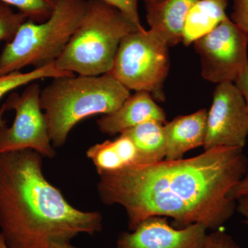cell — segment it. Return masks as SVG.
<instances>
[{
  "mask_svg": "<svg viewBox=\"0 0 248 248\" xmlns=\"http://www.w3.org/2000/svg\"><path fill=\"white\" fill-rule=\"evenodd\" d=\"M149 121L166 124V115L151 93L137 91L130 94L117 110L97 121L101 133L113 136Z\"/></svg>",
  "mask_w": 248,
  "mask_h": 248,
  "instance_id": "obj_11",
  "label": "cell"
},
{
  "mask_svg": "<svg viewBox=\"0 0 248 248\" xmlns=\"http://www.w3.org/2000/svg\"><path fill=\"white\" fill-rule=\"evenodd\" d=\"M169 46L154 31H136L121 41L110 76L129 91L151 93L164 102V84L170 62Z\"/></svg>",
  "mask_w": 248,
  "mask_h": 248,
  "instance_id": "obj_6",
  "label": "cell"
},
{
  "mask_svg": "<svg viewBox=\"0 0 248 248\" xmlns=\"http://www.w3.org/2000/svg\"><path fill=\"white\" fill-rule=\"evenodd\" d=\"M248 136V107L233 82L217 84L208 112L205 151L218 147L243 148Z\"/></svg>",
  "mask_w": 248,
  "mask_h": 248,
  "instance_id": "obj_9",
  "label": "cell"
},
{
  "mask_svg": "<svg viewBox=\"0 0 248 248\" xmlns=\"http://www.w3.org/2000/svg\"><path fill=\"white\" fill-rule=\"evenodd\" d=\"M238 204L236 205V210L244 217V223L248 226V195L240 197L237 200Z\"/></svg>",
  "mask_w": 248,
  "mask_h": 248,
  "instance_id": "obj_25",
  "label": "cell"
},
{
  "mask_svg": "<svg viewBox=\"0 0 248 248\" xmlns=\"http://www.w3.org/2000/svg\"><path fill=\"white\" fill-rule=\"evenodd\" d=\"M114 6L128 18L138 31L144 30L141 25L138 10V0H102Z\"/></svg>",
  "mask_w": 248,
  "mask_h": 248,
  "instance_id": "obj_20",
  "label": "cell"
},
{
  "mask_svg": "<svg viewBox=\"0 0 248 248\" xmlns=\"http://www.w3.org/2000/svg\"><path fill=\"white\" fill-rule=\"evenodd\" d=\"M130 95V91L109 73L53 78L41 91L40 102L54 148L63 146L80 122L115 112Z\"/></svg>",
  "mask_w": 248,
  "mask_h": 248,
  "instance_id": "obj_3",
  "label": "cell"
},
{
  "mask_svg": "<svg viewBox=\"0 0 248 248\" xmlns=\"http://www.w3.org/2000/svg\"><path fill=\"white\" fill-rule=\"evenodd\" d=\"M164 124L149 121L124 132L136 146L140 164H151L163 161L166 157Z\"/></svg>",
  "mask_w": 248,
  "mask_h": 248,
  "instance_id": "obj_16",
  "label": "cell"
},
{
  "mask_svg": "<svg viewBox=\"0 0 248 248\" xmlns=\"http://www.w3.org/2000/svg\"><path fill=\"white\" fill-rule=\"evenodd\" d=\"M248 170L243 148L218 147L100 174L97 189L103 203L123 207L130 231L153 217H170L177 228L201 223L214 231L234 215L236 201L227 195Z\"/></svg>",
  "mask_w": 248,
  "mask_h": 248,
  "instance_id": "obj_1",
  "label": "cell"
},
{
  "mask_svg": "<svg viewBox=\"0 0 248 248\" xmlns=\"http://www.w3.org/2000/svg\"><path fill=\"white\" fill-rule=\"evenodd\" d=\"M207 231L201 223L174 228L162 217H150L134 231L121 233L116 248H203Z\"/></svg>",
  "mask_w": 248,
  "mask_h": 248,
  "instance_id": "obj_10",
  "label": "cell"
},
{
  "mask_svg": "<svg viewBox=\"0 0 248 248\" xmlns=\"http://www.w3.org/2000/svg\"><path fill=\"white\" fill-rule=\"evenodd\" d=\"M199 0H159L146 6V19L151 30L170 46L182 42L184 23Z\"/></svg>",
  "mask_w": 248,
  "mask_h": 248,
  "instance_id": "obj_13",
  "label": "cell"
},
{
  "mask_svg": "<svg viewBox=\"0 0 248 248\" xmlns=\"http://www.w3.org/2000/svg\"><path fill=\"white\" fill-rule=\"evenodd\" d=\"M246 195H248V170L242 179L229 190L227 197L229 200L236 201Z\"/></svg>",
  "mask_w": 248,
  "mask_h": 248,
  "instance_id": "obj_23",
  "label": "cell"
},
{
  "mask_svg": "<svg viewBox=\"0 0 248 248\" xmlns=\"http://www.w3.org/2000/svg\"><path fill=\"white\" fill-rule=\"evenodd\" d=\"M138 31L128 17L102 0H87L79 27L55 63L61 71L99 76L112 69L121 41Z\"/></svg>",
  "mask_w": 248,
  "mask_h": 248,
  "instance_id": "obj_4",
  "label": "cell"
},
{
  "mask_svg": "<svg viewBox=\"0 0 248 248\" xmlns=\"http://www.w3.org/2000/svg\"><path fill=\"white\" fill-rule=\"evenodd\" d=\"M0 248H8L5 244L4 239H3L1 234H0Z\"/></svg>",
  "mask_w": 248,
  "mask_h": 248,
  "instance_id": "obj_28",
  "label": "cell"
},
{
  "mask_svg": "<svg viewBox=\"0 0 248 248\" xmlns=\"http://www.w3.org/2000/svg\"><path fill=\"white\" fill-rule=\"evenodd\" d=\"M12 6L34 22H45L50 17L58 0H0Z\"/></svg>",
  "mask_w": 248,
  "mask_h": 248,
  "instance_id": "obj_18",
  "label": "cell"
},
{
  "mask_svg": "<svg viewBox=\"0 0 248 248\" xmlns=\"http://www.w3.org/2000/svg\"><path fill=\"white\" fill-rule=\"evenodd\" d=\"M208 110L201 109L190 115L179 116L164 124L165 159H183L186 152L203 146L206 137Z\"/></svg>",
  "mask_w": 248,
  "mask_h": 248,
  "instance_id": "obj_12",
  "label": "cell"
},
{
  "mask_svg": "<svg viewBox=\"0 0 248 248\" xmlns=\"http://www.w3.org/2000/svg\"><path fill=\"white\" fill-rule=\"evenodd\" d=\"M159 1V0H143L145 5H146V6H149V5L153 4V3L156 2V1Z\"/></svg>",
  "mask_w": 248,
  "mask_h": 248,
  "instance_id": "obj_29",
  "label": "cell"
},
{
  "mask_svg": "<svg viewBox=\"0 0 248 248\" xmlns=\"http://www.w3.org/2000/svg\"><path fill=\"white\" fill-rule=\"evenodd\" d=\"M6 111H7V108H6V104H4L0 107V128L6 124V121L3 119Z\"/></svg>",
  "mask_w": 248,
  "mask_h": 248,
  "instance_id": "obj_27",
  "label": "cell"
},
{
  "mask_svg": "<svg viewBox=\"0 0 248 248\" xmlns=\"http://www.w3.org/2000/svg\"><path fill=\"white\" fill-rule=\"evenodd\" d=\"M52 247L53 248H79L73 246L71 243H55Z\"/></svg>",
  "mask_w": 248,
  "mask_h": 248,
  "instance_id": "obj_26",
  "label": "cell"
},
{
  "mask_svg": "<svg viewBox=\"0 0 248 248\" xmlns=\"http://www.w3.org/2000/svg\"><path fill=\"white\" fill-rule=\"evenodd\" d=\"M86 0H58L45 22L26 21L0 55V76L54 63L84 17Z\"/></svg>",
  "mask_w": 248,
  "mask_h": 248,
  "instance_id": "obj_5",
  "label": "cell"
},
{
  "mask_svg": "<svg viewBox=\"0 0 248 248\" xmlns=\"http://www.w3.org/2000/svg\"><path fill=\"white\" fill-rule=\"evenodd\" d=\"M86 156L93 161L99 175L140 164L136 146L124 134L112 141L107 140L91 146Z\"/></svg>",
  "mask_w": 248,
  "mask_h": 248,
  "instance_id": "obj_14",
  "label": "cell"
},
{
  "mask_svg": "<svg viewBox=\"0 0 248 248\" xmlns=\"http://www.w3.org/2000/svg\"><path fill=\"white\" fill-rule=\"evenodd\" d=\"M230 19L248 37V0H232Z\"/></svg>",
  "mask_w": 248,
  "mask_h": 248,
  "instance_id": "obj_22",
  "label": "cell"
},
{
  "mask_svg": "<svg viewBox=\"0 0 248 248\" xmlns=\"http://www.w3.org/2000/svg\"><path fill=\"white\" fill-rule=\"evenodd\" d=\"M203 248H242L232 237L221 229L207 234Z\"/></svg>",
  "mask_w": 248,
  "mask_h": 248,
  "instance_id": "obj_21",
  "label": "cell"
},
{
  "mask_svg": "<svg viewBox=\"0 0 248 248\" xmlns=\"http://www.w3.org/2000/svg\"><path fill=\"white\" fill-rule=\"evenodd\" d=\"M234 84L242 93L248 107V65L238 77Z\"/></svg>",
  "mask_w": 248,
  "mask_h": 248,
  "instance_id": "obj_24",
  "label": "cell"
},
{
  "mask_svg": "<svg viewBox=\"0 0 248 248\" xmlns=\"http://www.w3.org/2000/svg\"><path fill=\"white\" fill-rule=\"evenodd\" d=\"M73 73L61 71L55 66V63H50L40 68H34L27 73L14 72L6 76H0V99L5 94L14 90L25 86L44 78H56L60 77L73 76Z\"/></svg>",
  "mask_w": 248,
  "mask_h": 248,
  "instance_id": "obj_17",
  "label": "cell"
},
{
  "mask_svg": "<svg viewBox=\"0 0 248 248\" xmlns=\"http://www.w3.org/2000/svg\"><path fill=\"white\" fill-rule=\"evenodd\" d=\"M32 150L0 154V234L8 248H53L102 232V214L75 208L43 172Z\"/></svg>",
  "mask_w": 248,
  "mask_h": 248,
  "instance_id": "obj_2",
  "label": "cell"
},
{
  "mask_svg": "<svg viewBox=\"0 0 248 248\" xmlns=\"http://www.w3.org/2000/svg\"><path fill=\"white\" fill-rule=\"evenodd\" d=\"M28 20L27 16L0 1V42L9 43L21 26Z\"/></svg>",
  "mask_w": 248,
  "mask_h": 248,
  "instance_id": "obj_19",
  "label": "cell"
},
{
  "mask_svg": "<svg viewBox=\"0 0 248 248\" xmlns=\"http://www.w3.org/2000/svg\"><path fill=\"white\" fill-rule=\"evenodd\" d=\"M41 91L40 84L34 81L22 94H10L4 103L7 110H14L16 116L11 126L5 124L0 128V154L32 150L43 157L53 159L56 156L41 108Z\"/></svg>",
  "mask_w": 248,
  "mask_h": 248,
  "instance_id": "obj_7",
  "label": "cell"
},
{
  "mask_svg": "<svg viewBox=\"0 0 248 248\" xmlns=\"http://www.w3.org/2000/svg\"><path fill=\"white\" fill-rule=\"evenodd\" d=\"M193 44L210 82L234 83L248 65V37L229 17Z\"/></svg>",
  "mask_w": 248,
  "mask_h": 248,
  "instance_id": "obj_8",
  "label": "cell"
},
{
  "mask_svg": "<svg viewBox=\"0 0 248 248\" xmlns=\"http://www.w3.org/2000/svg\"><path fill=\"white\" fill-rule=\"evenodd\" d=\"M228 0H199L189 11L184 23L182 42L187 46L210 33L228 19Z\"/></svg>",
  "mask_w": 248,
  "mask_h": 248,
  "instance_id": "obj_15",
  "label": "cell"
}]
</instances>
